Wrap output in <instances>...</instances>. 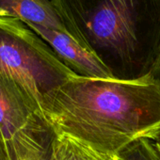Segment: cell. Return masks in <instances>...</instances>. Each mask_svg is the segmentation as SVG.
<instances>
[{
  "mask_svg": "<svg viewBox=\"0 0 160 160\" xmlns=\"http://www.w3.org/2000/svg\"><path fill=\"white\" fill-rule=\"evenodd\" d=\"M151 141L152 142V144L154 145V147L160 154V130H158L157 133L151 138Z\"/></svg>",
  "mask_w": 160,
  "mask_h": 160,
  "instance_id": "12",
  "label": "cell"
},
{
  "mask_svg": "<svg viewBox=\"0 0 160 160\" xmlns=\"http://www.w3.org/2000/svg\"><path fill=\"white\" fill-rule=\"evenodd\" d=\"M42 115L55 133L118 155L160 130V83L150 72L130 78L76 74L49 96Z\"/></svg>",
  "mask_w": 160,
  "mask_h": 160,
  "instance_id": "1",
  "label": "cell"
},
{
  "mask_svg": "<svg viewBox=\"0 0 160 160\" xmlns=\"http://www.w3.org/2000/svg\"><path fill=\"white\" fill-rule=\"evenodd\" d=\"M54 131L39 118L6 141L10 160H50Z\"/></svg>",
  "mask_w": 160,
  "mask_h": 160,
  "instance_id": "7",
  "label": "cell"
},
{
  "mask_svg": "<svg viewBox=\"0 0 160 160\" xmlns=\"http://www.w3.org/2000/svg\"><path fill=\"white\" fill-rule=\"evenodd\" d=\"M28 27L48 43L58 57L77 75L91 78L116 76L111 68L98 55L72 36L37 25Z\"/></svg>",
  "mask_w": 160,
  "mask_h": 160,
  "instance_id": "4",
  "label": "cell"
},
{
  "mask_svg": "<svg viewBox=\"0 0 160 160\" xmlns=\"http://www.w3.org/2000/svg\"><path fill=\"white\" fill-rule=\"evenodd\" d=\"M0 72L16 80L41 113L49 96L76 75L38 34L12 18H0Z\"/></svg>",
  "mask_w": 160,
  "mask_h": 160,
  "instance_id": "3",
  "label": "cell"
},
{
  "mask_svg": "<svg viewBox=\"0 0 160 160\" xmlns=\"http://www.w3.org/2000/svg\"><path fill=\"white\" fill-rule=\"evenodd\" d=\"M0 18H12L26 26L37 25L70 35L52 0H0Z\"/></svg>",
  "mask_w": 160,
  "mask_h": 160,
  "instance_id": "6",
  "label": "cell"
},
{
  "mask_svg": "<svg viewBox=\"0 0 160 160\" xmlns=\"http://www.w3.org/2000/svg\"><path fill=\"white\" fill-rule=\"evenodd\" d=\"M69 34L110 68H149L160 47V0H52Z\"/></svg>",
  "mask_w": 160,
  "mask_h": 160,
  "instance_id": "2",
  "label": "cell"
},
{
  "mask_svg": "<svg viewBox=\"0 0 160 160\" xmlns=\"http://www.w3.org/2000/svg\"><path fill=\"white\" fill-rule=\"evenodd\" d=\"M147 72H150L160 83V47H159V50H158L157 54L155 55V57L149 68V71Z\"/></svg>",
  "mask_w": 160,
  "mask_h": 160,
  "instance_id": "10",
  "label": "cell"
},
{
  "mask_svg": "<svg viewBox=\"0 0 160 160\" xmlns=\"http://www.w3.org/2000/svg\"><path fill=\"white\" fill-rule=\"evenodd\" d=\"M42 118L27 91L12 76L0 72V132L6 141Z\"/></svg>",
  "mask_w": 160,
  "mask_h": 160,
  "instance_id": "5",
  "label": "cell"
},
{
  "mask_svg": "<svg viewBox=\"0 0 160 160\" xmlns=\"http://www.w3.org/2000/svg\"><path fill=\"white\" fill-rule=\"evenodd\" d=\"M50 160H121L119 154L101 152L64 133H55Z\"/></svg>",
  "mask_w": 160,
  "mask_h": 160,
  "instance_id": "8",
  "label": "cell"
},
{
  "mask_svg": "<svg viewBox=\"0 0 160 160\" xmlns=\"http://www.w3.org/2000/svg\"><path fill=\"white\" fill-rule=\"evenodd\" d=\"M0 160H10L6 140L4 139L1 132H0Z\"/></svg>",
  "mask_w": 160,
  "mask_h": 160,
  "instance_id": "11",
  "label": "cell"
},
{
  "mask_svg": "<svg viewBox=\"0 0 160 160\" xmlns=\"http://www.w3.org/2000/svg\"><path fill=\"white\" fill-rule=\"evenodd\" d=\"M121 160H160V154L148 138L139 139L119 153Z\"/></svg>",
  "mask_w": 160,
  "mask_h": 160,
  "instance_id": "9",
  "label": "cell"
}]
</instances>
